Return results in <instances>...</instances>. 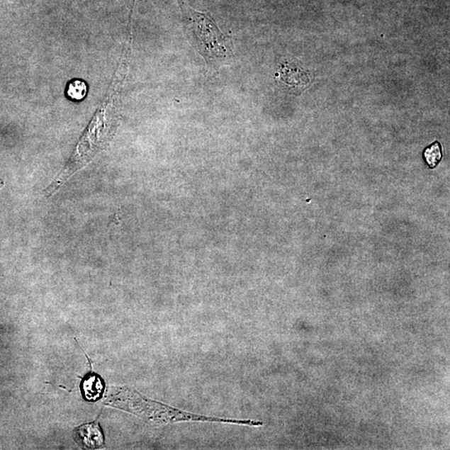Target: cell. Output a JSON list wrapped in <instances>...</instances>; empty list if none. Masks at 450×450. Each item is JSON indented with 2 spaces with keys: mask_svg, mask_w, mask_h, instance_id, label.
Instances as JSON below:
<instances>
[{
  "mask_svg": "<svg viewBox=\"0 0 450 450\" xmlns=\"http://www.w3.org/2000/svg\"><path fill=\"white\" fill-rule=\"evenodd\" d=\"M74 438L80 446L88 449L101 448L103 444V437L97 423H89L79 426L74 431Z\"/></svg>",
  "mask_w": 450,
  "mask_h": 450,
  "instance_id": "7a4b0ae2",
  "label": "cell"
},
{
  "mask_svg": "<svg viewBox=\"0 0 450 450\" xmlns=\"http://www.w3.org/2000/svg\"><path fill=\"white\" fill-rule=\"evenodd\" d=\"M81 390L85 399L94 401L102 395L103 383L101 378L96 376H89L81 383Z\"/></svg>",
  "mask_w": 450,
  "mask_h": 450,
  "instance_id": "3957f363",
  "label": "cell"
},
{
  "mask_svg": "<svg viewBox=\"0 0 450 450\" xmlns=\"http://www.w3.org/2000/svg\"><path fill=\"white\" fill-rule=\"evenodd\" d=\"M443 157L442 146L438 141L426 148L424 151V159L430 169H434Z\"/></svg>",
  "mask_w": 450,
  "mask_h": 450,
  "instance_id": "277c9868",
  "label": "cell"
},
{
  "mask_svg": "<svg viewBox=\"0 0 450 450\" xmlns=\"http://www.w3.org/2000/svg\"><path fill=\"white\" fill-rule=\"evenodd\" d=\"M68 96L74 101H81L87 94V85L81 80H74L69 84Z\"/></svg>",
  "mask_w": 450,
  "mask_h": 450,
  "instance_id": "5b68a950",
  "label": "cell"
},
{
  "mask_svg": "<svg viewBox=\"0 0 450 450\" xmlns=\"http://www.w3.org/2000/svg\"><path fill=\"white\" fill-rule=\"evenodd\" d=\"M180 8L186 17L188 32L193 45L208 61L225 58L226 56L225 37L218 27L210 13L194 11L184 1L178 0Z\"/></svg>",
  "mask_w": 450,
  "mask_h": 450,
  "instance_id": "6da1fadb",
  "label": "cell"
}]
</instances>
